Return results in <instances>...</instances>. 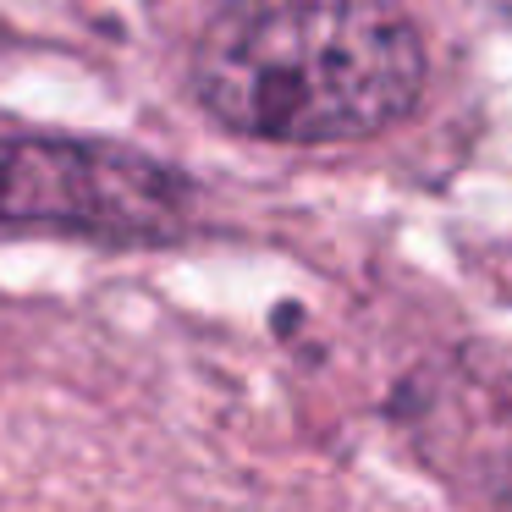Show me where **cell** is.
Instances as JSON below:
<instances>
[{
	"label": "cell",
	"instance_id": "6da1fadb",
	"mask_svg": "<svg viewBox=\"0 0 512 512\" xmlns=\"http://www.w3.org/2000/svg\"><path fill=\"white\" fill-rule=\"evenodd\" d=\"M188 72L232 133L336 144L386 133L419 105L424 45L397 0H226Z\"/></svg>",
	"mask_w": 512,
	"mask_h": 512
},
{
	"label": "cell",
	"instance_id": "7a4b0ae2",
	"mask_svg": "<svg viewBox=\"0 0 512 512\" xmlns=\"http://www.w3.org/2000/svg\"><path fill=\"white\" fill-rule=\"evenodd\" d=\"M193 188L127 144L89 138H0V226L160 243L188 226Z\"/></svg>",
	"mask_w": 512,
	"mask_h": 512
},
{
	"label": "cell",
	"instance_id": "3957f363",
	"mask_svg": "<svg viewBox=\"0 0 512 512\" xmlns=\"http://www.w3.org/2000/svg\"><path fill=\"white\" fill-rule=\"evenodd\" d=\"M496 6H507V12H512V0H496Z\"/></svg>",
	"mask_w": 512,
	"mask_h": 512
}]
</instances>
